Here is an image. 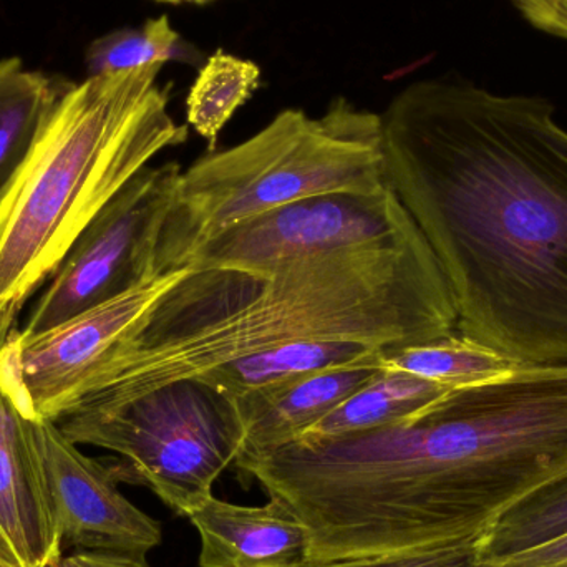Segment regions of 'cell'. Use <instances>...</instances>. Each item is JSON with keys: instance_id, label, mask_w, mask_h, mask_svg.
I'll use <instances>...</instances> for the list:
<instances>
[{"instance_id": "7", "label": "cell", "mask_w": 567, "mask_h": 567, "mask_svg": "<svg viewBox=\"0 0 567 567\" xmlns=\"http://www.w3.org/2000/svg\"><path fill=\"white\" fill-rule=\"evenodd\" d=\"M182 172L175 162L146 166L92 219L50 278L23 336L49 332L158 276L156 241Z\"/></svg>"}, {"instance_id": "5", "label": "cell", "mask_w": 567, "mask_h": 567, "mask_svg": "<svg viewBox=\"0 0 567 567\" xmlns=\"http://www.w3.org/2000/svg\"><path fill=\"white\" fill-rule=\"evenodd\" d=\"M389 186L382 115L343 96L320 116L282 110L251 138L182 172L156 241L155 272L186 268L209 239L290 203Z\"/></svg>"}, {"instance_id": "11", "label": "cell", "mask_w": 567, "mask_h": 567, "mask_svg": "<svg viewBox=\"0 0 567 567\" xmlns=\"http://www.w3.org/2000/svg\"><path fill=\"white\" fill-rule=\"evenodd\" d=\"M60 555L25 420L0 389V567H47Z\"/></svg>"}, {"instance_id": "9", "label": "cell", "mask_w": 567, "mask_h": 567, "mask_svg": "<svg viewBox=\"0 0 567 567\" xmlns=\"http://www.w3.org/2000/svg\"><path fill=\"white\" fill-rule=\"evenodd\" d=\"M415 228L392 185L370 195L330 193L228 229L205 243L186 268H272L303 256L382 245Z\"/></svg>"}, {"instance_id": "22", "label": "cell", "mask_w": 567, "mask_h": 567, "mask_svg": "<svg viewBox=\"0 0 567 567\" xmlns=\"http://www.w3.org/2000/svg\"><path fill=\"white\" fill-rule=\"evenodd\" d=\"M536 29L567 40V0H512Z\"/></svg>"}, {"instance_id": "10", "label": "cell", "mask_w": 567, "mask_h": 567, "mask_svg": "<svg viewBox=\"0 0 567 567\" xmlns=\"http://www.w3.org/2000/svg\"><path fill=\"white\" fill-rule=\"evenodd\" d=\"M23 420L62 548L146 556L162 545V523L120 492V465L105 466L80 452L52 420Z\"/></svg>"}, {"instance_id": "16", "label": "cell", "mask_w": 567, "mask_h": 567, "mask_svg": "<svg viewBox=\"0 0 567 567\" xmlns=\"http://www.w3.org/2000/svg\"><path fill=\"white\" fill-rule=\"evenodd\" d=\"M449 390L452 389L409 373L379 369L369 383L296 442H320L395 425L426 409Z\"/></svg>"}, {"instance_id": "4", "label": "cell", "mask_w": 567, "mask_h": 567, "mask_svg": "<svg viewBox=\"0 0 567 567\" xmlns=\"http://www.w3.org/2000/svg\"><path fill=\"white\" fill-rule=\"evenodd\" d=\"M165 65L73 83L0 202V343L92 219L153 158L183 145Z\"/></svg>"}, {"instance_id": "13", "label": "cell", "mask_w": 567, "mask_h": 567, "mask_svg": "<svg viewBox=\"0 0 567 567\" xmlns=\"http://www.w3.org/2000/svg\"><path fill=\"white\" fill-rule=\"evenodd\" d=\"M379 360L380 355L233 399L245 426V443L236 462L268 455L296 442L369 383L379 372Z\"/></svg>"}, {"instance_id": "14", "label": "cell", "mask_w": 567, "mask_h": 567, "mask_svg": "<svg viewBox=\"0 0 567 567\" xmlns=\"http://www.w3.org/2000/svg\"><path fill=\"white\" fill-rule=\"evenodd\" d=\"M72 86L69 80L27 69L19 56L0 60V202Z\"/></svg>"}, {"instance_id": "1", "label": "cell", "mask_w": 567, "mask_h": 567, "mask_svg": "<svg viewBox=\"0 0 567 567\" xmlns=\"http://www.w3.org/2000/svg\"><path fill=\"white\" fill-rule=\"evenodd\" d=\"M386 175L429 241L456 330L567 365V130L539 96L419 80L382 113Z\"/></svg>"}, {"instance_id": "19", "label": "cell", "mask_w": 567, "mask_h": 567, "mask_svg": "<svg viewBox=\"0 0 567 567\" xmlns=\"http://www.w3.org/2000/svg\"><path fill=\"white\" fill-rule=\"evenodd\" d=\"M567 535V478L539 488L496 516L475 543L472 565L495 561Z\"/></svg>"}, {"instance_id": "3", "label": "cell", "mask_w": 567, "mask_h": 567, "mask_svg": "<svg viewBox=\"0 0 567 567\" xmlns=\"http://www.w3.org/2000/svg\"><path fill=\"white\" fill-rule=\"evenodd\" d=\"M456 326L449 284L419 226L382 245L272 268H189L75 406L125 402L299 340L399 349L450 336Z\"/></svg>"}, {"instance_id": "24", "label": "cell", "mask_w": 567, "mask_h": 567, "mask_svg": "<svg viewBox=\"0 0 567 567\" xmlns=\"http://www.w3.org/2000/svg\"><path fill=\"white\" fill-rule=\"evenodd\" d=\"M47 567H150L145 556L113 551H80L60 555Z\"/></svg>"}, {"instance_id": "15", "label": "cell", "mask_w": 567, "mask_h": 567, "mask_svg": "<svg viewBox=\"0 0 567 567\" xmlns=\"http://www.w3.org/2000/svg\"><path fill=\"white\" fill-rule=\"evenodd\" d=\"M382 352V349L349 340H299L216 367L196 380L236 399L303 377L357 365L377 359Z\"/></svg>"}, {"instance_id": "25", "label": "cell", "mask_w": 567, "mask_h": 567, "mask_svg": "<svg viewBox=\"0 0 567 567\" xmlns=\"http://www.w3.org/2000/svg\"><path fill=\"white\" fill-rule=\"evenodd\" d=\"M159 3H169V6H185V3H192V6H203V3L213 2V0H155Z\"/></svg>"}, {"instance_id": "8", "label": "cell", "mask_w": 567, "mask_h": 567, "mask_svg": "<svg viewBox=\"0 0 567 567\" xmlns=\"http://www.w3.org/2000/svg\"><path fill=\"white\" fill-rule=\"evenodd\" d=\"M188 272L156 276L40 336L10 332L0 343V389L20 415L56 422L99 383L150 307Z\"/></svg>"}, {"instance_id": "21", "label": "cell", "mask_w": 567, "mask_h": 567, "mask_svg": "<svg viewBox=\"0 0 567 567\" xmlns=\"http://www.w3.org/2000/svg\"><path fill=\"white\" fill-rule=\"evenodd\" d=\"M476 539L478 536L390 555L302 559L286 567H470Z\"/></svg>"}, {"instance_id": "12", "label": "cell", "mask_w": 567, "mask_h": 567, "mask_svg": "<svg viewBox=\"0 0 567 567\" xmlns=\"http://www.w3.org/2000/svg\"><path fill=\"white\" fill-rule=\"evenodd\" d=\"M186 518L202 542L199 567H286L309 553L306 526L278 498L241 506L213 495Z\"/></svg>"}, {"instance_id": "18", "label": "cell", "mask_w": 567, "mask_h": 567, "mask_svg": "<svg viewBox=\"0 0 567 567\" xmlns=\"http://www.w3.org/2000/svg\"><path fill=\"white\" fill-rule=\"evenodd\" d=\"M261 85V66L225 50H216L199 66L186 96V125L215 152L229 120L251 100Z\"/></svg>"}, {"instance_id": "17", "label": "cell", "mask_w": 567, "mask_h": 567, "mask_svg": "<svg viewBox=\"0 0 567 567\" xmlns=\"http://www.w3.org/2000/svg\"><path fill=\"white\" fill-rule=\"evenodd\" d=\"M379 367L453 390L493 382L515 372L522 363L456 330L430 342L383 350Z\"/></svg>"}, {"instance_id": "6", "label": "cell", "mask_w": 567, "mask_h": 567, "mask_svg": "<svg viewBox=\"0 0 567 567\" xmlns=\"http://www.w3.org/2000/svg\"><path fill=\"white\" fill-rule=\"evenodd\" d=\"M55 423L76 445L122 456L123 482L152 489L178 516L212 498L245 443L235 400L196 379L112 405H79Z\"/></svg>"}, {"instance_id": "2", "label": "cell", "mask_w": 567, "mask_h": 567, "mask_svg": "<svg viewBox=\"0 0 567 567\" xmlns=\"http://www.w3.org/2000/svg\"><path fill=\"white\" fill-rule=\"evenodd\" d=\"M316 472L333 528L359 555L480 536L567 478V365H522L395 425L326 440Z\"/></svg>"}, {"instance_id": "23", "label": "cell", "mask_w": 567, "mask_h": 567, "mask_svg": "<svg viewBox=\"0 0 567 567\" xmlns=\"http://www.w3.org/2000/svg\"><path fill=\"white\" fill-rule=\"evenodd\" d=\"M470 567H567V535L506 558Z\"/></svg>"}, {"instance_id": "20", "label": "cell", "mask_w": 567, "mask_h": 567, "mask_svg": "<svg viewBox=\"0 0 567 567\" xmlns=\"http://www.w3.org/2000/svg\"><path fill=\"white\" fill-rule=\"evenodd\" d=\"M205 60L195 45L173 29L168 16L146 20L140 27L112 30L93 40L85 53L89 76L169 62L203 65Z\"/></svg>"}]
</instances>
